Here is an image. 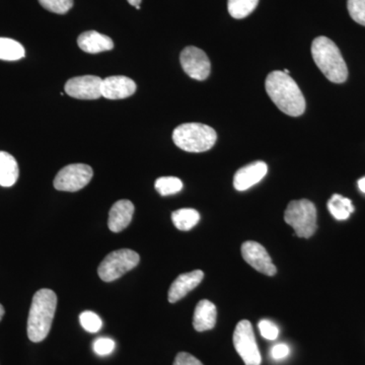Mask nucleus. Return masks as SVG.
<instances>
[{
  "label": "nucleus",
  "mask_w": 365,
  "mask_h": 365,
  "mask_svg": "<svg viewBox=\"0 0 365 365\" xmlns=\"http://www.w3.org/2000/svg\"><path fill=\"white\" fill-rule=\"evenodd\" d=\"M242 256L244 260L258 272L268 276H273L277 273V268L274 265L268 252L259 242H244L242 246Z\"/></svg>",
  "instance_id": "11"
},
{
  "label": "nucleus",
  "mask_w": 365,
  "mask_h": 365,
  "mask_svg": "<svg viewBox=\"0 0 365 365\" xmlns=\"http://www.w3.org/2000/svg\"><path fill=\"white\" fill-rule=\"evenodd\" d=\"M134 210H135V207L131 201H117L110 209L109 220H108V227L110 230L113 232H120L124 230L130 225Z\"/></svg>",
  "instance_id": "15"
},
{
  "label": "nucleus",
  "mask_w": 365,
  "mask_h": 365,
  "mask_svg": "<svg viewBox=\"0 0 365 365\" xmlns=\"http://www.w3.org/2000/svg\"><path fill=\"white\" fill-rule=\"evenodd\" d=\"M155 187L160 195L169 196L179 193L182 189V182L179 178L162 177L155 181Z\"/></svg>",
  "instance_id": "23"
},
{
  "label": "nucleus",
  "mask_w": 365,
  "mask_h": 365,
  "mask_svg": "<svg viewBox=\"0 0 365 365\" xmlns=\"http://www.w3.org/2000/svg\"><path fill=\"white\" fill-rule=\"evenodd\" d=\"M172 220L178 230L187 232V230H192L199 222L200 215L195 209L182 208L173 212Z\"/></svg>",
  "instance_id": "20"
},
{
  "label": "nucleus",
  "mask_w": 365,
  "mask_h": 365,
  "mask_svg": "<svg viewBox=\"0 0 365 365\" xmlns=\"http://www.w3.org/2000/svg\"><path fill=\"white\" fill-rule=\"evenodd\" d=\"M289 351V347L287 344L279 343V344L273 346L272 350H271V356L274 360H282L287 359Z\"/></svg>",
  "instance_id": "30"
},
{
  "label": "nucleus",
  "mask_w": 365,
  "mask_h": 365,
  "mask_svg": "<svg viewBox=\"0 0 365 365\" xmlns=\"http://www.w3.org/2000/svg\"><path fill=\"white\" fill-rule=\"evenodd\" d=\"M217 319V311L215 304L207 299L200 300L194 312L193 326L198 332L215 328Z\"/></svg>",
  "instance_id": "17"
},
{
  "label": "nucleus",
  "mask_w": 365,
  "mask_h": 365,
  "mask_svg": "<svg viewBox=\"0 0 365 365\" xmlns=\"http://www.w3.org/2000/svg\"><path fill=\"white\" fill-rule=\"evenodd\" d=\"M78 44L83 51L90 54L110 51L114 48V42L111 38L96 31H88L81 34L78 37Z\"/></svg>",
  "instance_id": "16"
},
{
  "label": "nucleus",
  "mask_w": 365,
  "mask_h": 365,
  "mask_svg": "<svg viewBox=\"0 0 365 365\" xmlns=\"http://www.w3.org/2000/svg\"><path fill=\"white\" fill-rule=\"evenodd\" d=\"M266 91L278 109L289 116L297 117L306 110V100L289 74L276 71L266 78Z\"/></svg>",
  "instance_id": "1"
},
{
  "label": "nucleus",
  "mask_w": 365,
  "mask_h": 365,
  "mask_svg": "<svg viewBox=\"0 0 365 365\" xmlns=\"http://www.w3.org/2000/svg\"><path fill=\"white\" fill-rule=\"evenodd\" d=\"M139 261L140 257L136 252L129 249L118 250L108 255L100 264L98 276L105 282H112L135 268Z\"/></svg>",
  "instance_id": "6"
},
{
  "label": "nucleus",
  "mask_w": 365,
  "mask_h": 365,
  "mask_svg": "<svg viewBox=\"0 0 365 365\" xmlns=\"http://www.w3.org/2000/svg\"><path fill=\"white\" fill-rule=\"evenodd\" d=\"M127 1L129 2V4H131V6H139V4H141V0H127Z\"/></svg>",
  "instance_id": "32"
},
{
  "label": "nucleus",
  "mask_w": 365,
  "mask_h": 365,
  "mask_svg": "<svg viewBox=\"0 0 365 365\" xmlns=\"http://www.w3.org/2000/svg\"><path fill=\"white\" fill-rule=\"evenodd\" d=\"M56 307L57 295L53 290L44 288L34 295L26 328L29 339L32 342H42L49 335Z\"/></svg>",
  "instance_id": "2"
},
{
  "label": "nucleus",
  "mask_w": 365,
  "mask_h": 365,
  "mask_svg": "<svg viewBox=\"0 0 365 365\" xmlns=\"http://www.w3.org/2000/svg\"><path fill=\"white\" fill-rule=\"evenodd\" d=\"M79 322L83 328L88 333H97L103 326V322L100 317L91 311L81 313L79 316Z\"/></svg>",
  "instance_id": "24"
},
{
  "label": "nucleus",
  "mask_w": 365,
  "mask_h": 365,
  "mask_svg": "<svg viewBox=\"0 0 365 365\" xmlns=\"http://www.w3.org/2000/svg\"><path fill=\"white\" fill-rule=\"evenodd\" d=\"M328 209L337 220H346L354 212V206L350 199L339 194H334L328 201Z\"/></svg>",
  "instance_id": "19"
},
{
  "label": "nucleus",
  "mask_w": 365,
  "mask_h": 365,
  "mask_svg": "<svg viewBox=\"0 0 365 365\" xmlns=\"http://www.w3.org/2000/svg\"><path fill=\"white\" fill-rule=\"evenodd\" d=\"M136 83L127 76H110L103 79L102 97L108 100H121L131 97L136 91Z\"/></svg>",
  "instance_id": "12"
},
{
  "label": "nucleus",
  "mask_w": 365,
  "mask_h": 365,
  "mask_svg": "<svg viewBox=\"0 0 365 365\" xmlns=\"http://www.w3.org/2000/svg\"><path fill=\"white\" fill-rule=\"evenodd\" d=\"M20 175L16 158L6 151H0V186L11 187Z\"/></svg>",
  "instance_id": "18"
},
{
  "label": "nucleus",
  "mask_w": 365,
  "mask_h": 365,
  "mask_svg": "<svg viewBox=\"0 0 365 365\" xmlns=\"http://www.w3.org/2000/svg\"><path fill=\"white\" fill-rule=\"evenodd\" d=\"M347 7L353 21L365 26V0H348Z\"/></svg>",
  "instance_id": "26"
},
{
  "label": "nucleus",
  "mask_w": 365,
  "mask_h": 365,
  "mask_svg": "<svg viewBox=\"0 0 365 365\" xmlns=\"http://www.w3.org/2000/svg\"><path fill=\"white\" fill-rule=\"evenodd\" d=\"M41 6L51 13L64 14L73 6V0H39Z\"/></svg>",
  "instance_id": "25"
},
{
  "label": "nucleus",
  "mask_w": 365,
  "mask_h": 365,
  "mask_svg": "<svg viewBox=\"0 0 365 365\" xmlns=\"http://www.w3.org/2000/svg\"><path fill=\"white\" fill-rule=\"evenodd\" d=\"M234 346L245 364L261 365V353L255 338L253 326L247 319L240 322L235 327Z\"/></svg>",
  "instance_id": "7"
},
{
  "label": "nucleus",
  "mask_w": 365,
  "mask_h": 365,
  "mask_svg": "<svg viewBox=\"0 0 365 365\" xmlns=\"http://www.w3.org/2000/svg\"><path fill=\"white\" fill-rule=\"evenodd\" d=\"M204 273L201 270L192 271L180 275L172 283L169 289V302L170 304L179 302L182 297H186L190 292L198 287L203 280Z\"/></svg>",
  "instance_id": "14"
},
{
  "label": "nucleus",
  "mask_w": 365,
  "mask_h": 365,
  "mask_svg": "<svg viewBox=\"0 0 365 365\" xmlns=\"http://www.w3.org/2000/svg\"><path fill=\"white\" fill-rule=\"evenodd\" d=\"M173 365H203V364L189 353L180 352Z\"/></svg>",
  "instance_id": "29"
},
{
  "label": "nucleus",
  "mask_w": 365,
  "mask_h": 365,
  "mask_svg": "<svg viewBox=\"0 0 365 365\" xmlns=\"http://www.w3.org/2000/svg\"><path fill=\"white\" fill-rule=\"evenodd\" d=\"M217 139L215 129L205 124L185 123L173 132L178 148L188 153H203L213 148Z\"/></svg>",
  "instance_id": "4"
},
{
  "label": "nucleus",
  "mask_w": 365,
  "mask_h": 365,
  "mask_svg": "<svg viewBox=\"0 0 365 365\" xmlns=\"http://www.w3.org/2000/svg\"><path fill=\"white\" fill-rule=\"evenodd\" d=\"M102 83L98 76H78L67 81L66 93L79 100H97L102 97Z\"/></svg>",
  "instance_id": "10"
},
{
  "label": "nucleus",
  "mask_w": 365,
  "mask_h": 365,
  "mask_svg": "<svg viewBox=\"0 0 365 365\" xmlns=\"http://www.w3.org/2000/svg\"><path fill=\"white\" fill-rule=\"evenodd\" d=\"M268 165L264 162H255L235 173L234 186L237 191H246L258 184L267 175Z\"/></svg>",
  "instance_id": "13"
},
{
  "label": "nucleus",
  "mask_w": 365,
  "mask_h": 365,
  "mask_svg": "<svg viewBox=\"0 0 365 365\" xmlns=\"http://www.w3.org/2000/svg\"><path fill=\"white\" fill-rule=\"evenodd\" d=\"M135 9H138V11H139V9H140V6H137L135 7Z\"/></svg>",
  "instance_id": "34"
},
{
  "label": "nucleus",
  "mask_w": 365,
  "mask_h": 365,
  "mask_svg": "<svg viewBox=\"0 0 365 365\" xmlns=\"http://www.w3.org/2000/svg\"><path fill=\"white\" fill-rule=\"evenodd\" d=\"M284 220L294 228L297 237L309 239L318 227L316 206L307 199L292 201L285 210Z\"/></svg>",
  "instance_id": "5"
},
{
  "label": "nucleus",
  "mask_w": 365,
  "mask_h": 365,
  "mask_svg": "<svg viewBox=\"0 0 365 365\" xmlns=\"http://www.w3.org/2000/svg\"><path fill=\"white\" fill-rule=\"evenodd\" d=\"M259 330H260L262 337L270 341L277 339L278 335H279L278 327L270 319H261L259 322Z\"/></svg>",
  "instance_id": "27"
},
{
  "label": "nucleus",
  "mask_w": 365,
  "mask_h": 365,
  "mask_svg": "<svg viewBox=\"0 0 365 365\" xmlns=\"http://www.w3.org/2000/svg\"><path fill=\"white\" fill-rule=\"evenodd\" d=\"M93 176V169L85 163H73L60 170L54 179L58 191L76 192L85 188Z\"/></svg>",
  "instance_id": "8"
},
{
  "label": "nucleus",
  "mask_w": 365,
  "mask_h": 365,
  "mask_svg": "<svg viewBox=\"0 0 365 365\" xmlns=\"http://www.w3.org/2000/svg\"><path fill=\"white\" fill-rule=\"evenodd\" d=\"M259 0H228V13L237 20L247 18L258 6Z\"/></svg>",
  "instance_id": "22"
},
{
  "label": "nucleus",
  "mask_w": 365,
  "mask_h": 365,
  "mask_svg": "<svg viewBox=\"0 0 365 365\" xmlns=\"http://www.w3.org/2000/svg\"><path fill=\"white\" fill-rule=\"evenodd\" d=\"M359 188L362 193L365 194V177L361 178L359 181Z\"/></svg>",
  "instance_id": "31"
},
{
  "label": "nucleus",
  "mask_w": 365,
  "mask_h": 365,
  "mask_svg": "<svg viewBox=\"0 0 365 365\" xmlns=\"http://www.w3.org/2000/svg\"><path fill=\"white\" fill-rule=\"evenodd\" d=\"M180 61L184 71L196 81H205L210 74L211 64L207 55L194 46L182 50Z\"/></svg>",
  "instance_id": "9"
},
{
  "label": "nucleus",
  "mask_w": 365,
  "mask_h": 365,
  "mask_svg": "<svg viewBox=\"0 0 365 365\" xmlns=\"http://www.w3.org/2000/svg\"><path fill=\"white\" fill-rule=\"evenodd\" d=\"M312 55L314 63L329 81L342 83L347 79V66L339 48L332 40L323 36L316 38L312 44Z\"/></svg>",
  "instance_id": "3"
},
{
  "label": "nucleus",
  "mask_w": 365,
  "mask_h": 365,
  "mask_svg": "<svg viewBox=\"0 0 365 365\" xmlns=\"http://www.w3.org/2000/svg\"><path fill=\"white\" fill-rule=\"evenodd\" d=\"M4 313H6V311H4V307L1 304H0V321H1L2 318H4Z\"/></svg>",
  "instance_id": "33"
},
{
  "label": "nucleus",
  "mask_w": 365,
  "mask_h": 365,
  "mask_svg": "<svg viewBox=\"0 0 365 365\" xmlns=\"http://www.w3.org/2000/svg\"><path fill=\"white\" fill-rule=\"evenodd\" d=\"M93 351L97 353L100 356H106V355L111 354L115 349L114 340L110 338L101 337L98 338L93 342Z\"/></svg>",
  "instance_id": "28"
},
{
  "label": "nucleus",
  "mask_w": 365,
  "mask_h": 365,
  "mask_svg": "<svg viewBox=\"0 0 365 365\" xmlns=\"http://www.w3.org/2000/svg\"><path fill=\"white\" fill-rule=\"evenodd\" d=\"M25 48L21 43L9 38H0V59L16 61L25 57Z\"/></svg>",
  "instance_id": "21"
}]
</instances>
